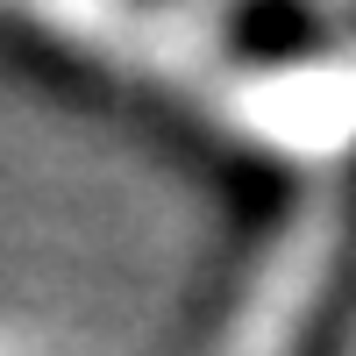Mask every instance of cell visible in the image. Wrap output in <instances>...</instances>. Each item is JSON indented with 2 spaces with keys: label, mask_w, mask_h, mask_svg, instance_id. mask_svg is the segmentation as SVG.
<instances>
[{
  "label": "cell",
  "mask_w": 356,
  "mask_h": 356,
  "mask_svg": "<svg viewBox=\"0 0 356 356\" xmlns=\"http://www.w3.org/2000/svg\"><path fill=\"white\" fill-rule=\"evenodd\" d=\"M221 43L250 72H292V65H314L335 43V29L300 0H250V8H235L221 22Z\"/></svg>",
  "instance_id": "6da1fadb"
}]
</instances>
